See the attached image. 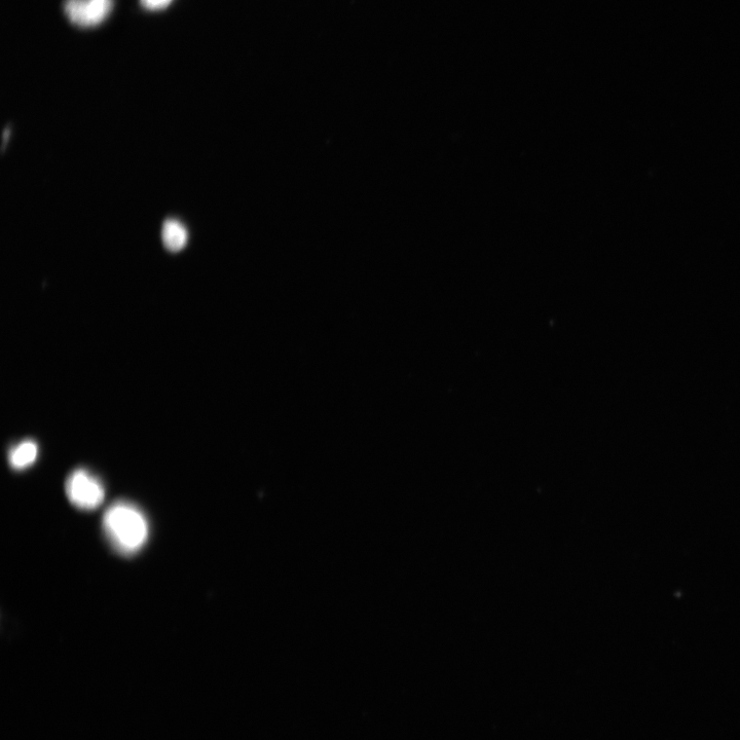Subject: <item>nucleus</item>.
Returning <instances> with one entry per match:
<instances>
[{
    "label": "nucleus",
    "instance_id": "423d86ee",
    "mask_svg": "<svg viewBox=\"0 0 740 740\" xmlns=\"http://www.w3.org/2000/svg\"><path fill=\"white\" fill-rule=\"evenodd\" d=\"M173 0H140L141 6L148 11L164 10L171 5Z\"/></svg>",
    "mask_w": 740,
    "mask_h": 740
},
{
    "label": "nucleus",
    "instance_id": "f03ea898",
    "mask_svg": "<svg viewBox=\"0 0 740 740\" xmlns=\"http://www.w3.org/2000/svg\"><path fill=\"white\" fill-rule=\"evenodd\" d=\"M65 491L71 504L82 510H95L105 499L101 481L85 469L73 471L68 476Z\"/></svg>",
    "mask_w": 740,
    "mask_h": 740
},
{
    "label": "nucleus",
    "instance_id": "f257e3e1",
    "mask_svg": "<svg viewBox=\"0 0 740 740\" xmlns=\"http://www.w3.org/2000/svg\"><path fill=\"white\" fill-rule=\"evenodd\" d=\"M103 530L111 546L124 555L138 552L150 532L144 514L128 502H118L107 509Z\"/></svg>",
    "mask_w": 740,
    "mask_h": 740
},
{
    "label": "nucleus",
    "instance_id": "7ed1b4c3",
    "mask_svg": "<svg viewBox=\"0 0 740 740\" xmlns=\"http://www.w3.org/2000/svg\"><path fill=\"white\" fill-rule=\"evenodd\" d=\"M114 0H65L64 12L68 20L82 28L102 24L113 11Z\"/></svg>",
    "mask_w": 740,
    "mask_h": 740
},
{
    "label": "nucleus",
    "instance_id": "20e7f679",
    "mask_svg": "<svg viewBox=\"0 0 740 740\" xmlns=\"http://www.w3.org/2000/svg\"><path fill=\"white\" fill-rule=\"evenodd\" d=\"M162 240L167 250L179 252L188 245L189 232L180 221L168 219L163 225Z\"/></svg>",
    "mask_w": 740,
    "mask_h": 740
},
{
    "label": "nucleus",
    "instance_id": "39448f33",
    "mask_svg": "<svg viewBox=\"0 0 740 740\" xmlns=\"http://www.w3.org/2000/svg\"><path fill=\"white\" fill-rule=\"evenodd\" d=\"M39 455V448L32 440H25L18 444L11 452L9 461L14 469L22 470L31 466Z\"/></svg>",
    "mask_w": 740,
    "mask_h": 740
}]
</instances>
